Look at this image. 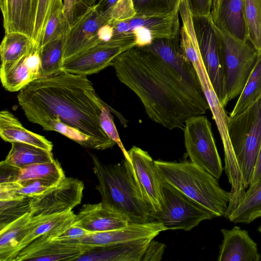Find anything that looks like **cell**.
Here are the masks:
<instances>
[{
  "instance_id": "1",
  "label": "cell",
  "mask_w": 261,
  "mask_h": 261,
  "mask_svg": "<svg viewBox=\"0 0 261 261\" xmlns=\"http://www.w3.org/2000/svg\"><path fill=\"white\" fill-rule=\"evenodd\" d=\"M111 66L139 98L148 117L169 129L184 130L188 119L210 109L196 70L180 46L179 35L129 48Z\"/></svg>"
},
{
  "instance_id": "2",
  "label": "cell",
  "mask_w": 261,
  "mask_h": 261,
  "mask_svg": "<svg viewBox=\"0 0 261 261\" xmlns=\"http://www.w3.org/2000/svg\"><path fill=\"white\" fill-rule=\"evenodd\" d=\"M17 98L25 116L32 123L58 117L96 140L104 150L116 144L100 125L99 117L105 102L87 75L62 69L33 81L19 91Z\"/></svg>"
},
{
  "instance_id": "3",
  "label": "cell",
  "mask_w": 261,
  "mask_h": 261,
  "mask_svg": "<svg viewBox=\"0 0 261 261\" xmlns=\"http://www.w3.org/2000/svg\"><path fill=\"white\" fill-rule=\"evenodd\" d=\"M90 155L102 205L125 217L129 223L152 221V209L141 196L130 163L125 159L121 163L105 165Z\"/></svg>"
},
{
  "instance_id": "4",
  "label": "cell",
  "mask_w": 261,
  "mask_h": 261,
  "mask_svg": "<svg viewBox=\"0 0 261 261\" xmlns=\"http://www.w3.org/2000/svg\"><path fill=\"white\" fill-rule=\"evenodd\" d=\"M164 181L174 186L212 213L225 216L230 192L220 186L218 179L191 161H155Z\"/></svg>"
},
{
  "instance_id": "5",
  "label": "cell",
  "mask_w": 261,
  "mask_h": 261,
  "mask_svg": "<svg viewBox=\"0 0 261 261\" xmlns=\"http://www.w3.org/2000/svg\"><path fill=\"white\" fill-rule=\"evenodd\" d=\"M227 128L236 163L247 189L261 143V96L242 113L229 116Z\"/></svg>"
},
{
  "instance_id": "6",
  "label": "cell",
  "mask_w": 261,
  "mask_h": 261,
  "mask_svg": "<svg viewBox=\"0 0 261 261\" xmlns=\"http://www.w3.org/2000/svg\"><path fill=\"white\" fill-rule=\"evenodd\" d=\"M215 29L227 98L230 101L241 93L256 64L259 53L248 41H240L216 27Z\"/></svg>"
},
{
  "instance_id": "7",
  "label": "cell",
  "mask_w": 261,
  "mask_h": 261,
  "mask_svg": "<svg viewBox=\"0 0 261 261\" xmlns=\"http://www.w3.org/2000/svg\"><path fill=\"white\" fill-rule=\"evenodd\" d=\"M179 10L163 16L137 15L123 20L109 23L112 39L126 40L136 46L143 47L163 38H175L179 35Z\"/></svg>"
},
{
  "instance_id": "8",
  "label": "cell",
  "mask_w": 261,
  "mask_h": 261,
  "mask_svg": "<svg viewBox=\"0 0 261 261\" xmlns=\"http://www.w3.org/2000/svg\"><path fill=\"white\" fill-rule=\"evenodd\" d=\"M163 202L161 210L152 212V221L162 223L166 229L191 230L202 221L215 217L195 200L169 183L163 187Z\"/></svg>"
},
{
  "instance_id": "9",
  "label": "cell",
  "mask_w": 261,
  "mask_h": 261,
  "mask_svg": "<svg viewBox=\"0 0 261 261\" xmlns=\"http://www.w3.org/2000/svg\"><path fill=\"white\" fill-rule=\"evenodd\" d=\"M184 131L185 146L190 161L219 179L223 166L211 122L203 115L192 117L186 121Z\"/></svg>"
},
{
  "instance_id": "10",
  "label": "cell",
  "mask_w": 261,
  "mask_h": 261,
  "mask_svg": "<svg viewBox=\"0 0 261 261\" xmlns=\"http://www.w3.org/2000/svg\"><path fill=\"white\" fill-rule=\"evenodd\" d=\"M199 53L213 89L223 107L228 101L218 36L210 16L193 15Z\"/></svg>"
},
{
  "instance_id": "11",
  "label": "cell",
  "mask_w": 261,
  "mask_h": 261,
  "mask_svg": "<svg viewBox=\"0 0 261 261\" xmlns=\"http://www.w3.org/2000/svg\"><path fill=\"white\" fill-rule=\"evenodd\" d=\"M107 23L108 19L95 5L89 6L75 0L72 23L65 39L63 63L101 42L98 32Z\"/></svg>"
},
{
  "instance_id": "12",
  "label": "cell",
  "mask_w": 261,
  "mask_h": 261,
  "mask_svg": "<svg viewBox=\"0 0 261 261\" xmlns=\"http://www.w3.org/2000/svg\"><path fill=\"white\" fill-rule=\"evenodd\" d=\"M84 185L82 181L65 176L57 184L39 196L30 198L32 217L68 213L82 202Z\"/></svg>"
},
{
  "instance_id": "13",
  "label": "cell",
  "mask_w": 261,
  "mask_h": 261,
  "mask_svg": "<svg viewBox=\"0 0 261 261\" xmlns=\"http://www.w3.org/2000/svg\"><path fill=\"white\" fill-rule=\"evenodd\" d=\"M180 47L193 65L220 135L223 145L224 154L230 155L232 149L228 133L229 116L220 103L210 82L203 64L198 43L194 36H187L184 37L180 42Z\"/></svg>"
},
{
  "instance_id": "14",
  "label": "cell",
  "mask_w": 261,
  "mask_h": 261,
  "mask_svg": "<svg viewBox=\"0 0 261 261\" xmlns=\"http://www.w3.org/2000/svg\"><path fill=\"white\" fill-rule=\"evenodd\" d=\"M136 46L126 40L112 39L96 45L65 61L63 70L79 75H88L111 66L112 62L125 50Z\"/></svg>"
},
{
  "instance_id": "15",
  "label": "cell",
  "mask_w": 261,
  "mask_h": 261,
  "mask_svg": "<svg viewBox=\"0 0 261 261\" xmlns=\"http://www.w3.org/2000/svg\"><path fill=\"white\" fill-rule=\"evenodd\" d=\"M128 153L135 179L143 199L152 212L159 211L163 202V180L155 161L141 148L133 146Z\"/></svg>"
},
{
  "instance_id": "16",
  "label": "cell",
  "mask_w": 261,
  "mask_h": 261,
  "mask_svg": "<svg viewBox=\"0 0 261 261\" xmlns=\"http://www.w3.org/2000/svg\"><path fill=\"white\" fill-rule=\"evenodd\" d=\"M166 230L164 225L156 221L142 224L129 223L117 229L89 232L79 242L80 244L89 246H106L147 237L155 238Z\"/></svg>"
},
{
  "instance_id": "17",
  "label": "cell",
  "mask_w": 261,
  "mask_h": 261,
  "mask_svg": "<svg viewBox=\"0 0 261 261\" xmlns=\"http://www.w3.org/2000/svg\"><path fill=\"white\" fill-rule=\"evenodd\" d=\"M87 249V246L57 240L32 242L21 249L12 261L74 260Z\"/></svg>"
},
{
  "instance_id": "18",
  "label": "cell",
  "mask_w": 261,
  "mask_h": 261,
  "mask_svg": "<svg viewBox=\"0 0 261 261\" xmlns=\"http://www.w3.org/2000/svg\"><path fill=\"white\" fill-rule=\"evenodd\" d=\"M210 16L220 30L240 41H248L243 15V0H212Z\"/></svg>"
},
{
  "instance_id": "19",
  "label": "cell",
  "mask_w": 261,
  "mask_h": 261,
  "mask_svg": "<svg viewBox=\"0 0 261 261\" xmlns=\"http://www.w3.org/2000/svg\"><path fill=\"white\" fill-rule=\"evenodd\" d=\"M39 50L34 47L20 60L1 65L0 78L4 88L10 92L19 91L40 77Z\"/></svg>"
},
{
  "instance_id": "20",
  "label": "cell",
  "mask_w": 261,
  "mask_h": 261,
  "mask_svg": "<svg viewBox=\"0 0 261 261\" xmlns=\"http://www.w3.org/2000/svg\"><path fill=\"white\" fill-rule=\"evenodd\" d=\"M153 237H147L122 243L98 246H87L85 252L76 261H141Z\"/></svg>"
},
{
  "instance_id": "21",
  "label": "cell",
  "mask_w": 261,
  "mask_h": 261,
  "mask_svg": "<svg viewBox=\"0 0 261 261\" xmlns=\"http://www.w3.org/2000/svg\"><path fill=\"white\" fill-rule=\"evenodd\" d=\"M38 0H0L5 33L18 32L33 38Z\"/></svg>"
},
{
  "instance_id": "22",
  "label": "cell",
  "mask_w": 261,
  "mask_h": 261,
  "mask_svg": "<svg viewBox=\"0 0 261 261\" xmlns=\"http://www.w3.org/2000/svg\"><path fill=\"white\" fill-rule=\"evenodd\" d=\"M223 240L219 247L218 261H259L257 245L248 232L235 226L222 228Z\"/></svg>"
},
{
  "instance_id": "23",
  "label": "cell",
  "mask_w": 261,
  "mask_h": 261,
  "mask_svg": "<svg viewBox=\"0 0 261 261\" xmlns=\"http://www.w3.org/2000/svg\"><path fill=\"white\" fill-rule=\"evenodd\" d=\"M129 223L127 218L105 207L99 202L84 204L75 215L73 224L89 232H97L117 229Z\"/></svg>"
},
{
  "instance_id": "24",
  "label": "cell",
  "mask_w": 261,
  "mask_h": 261,
  "mask_svg": "<svg viewBox=\"0 0 261 261\" xmlns=\"http://www.w3.org/2000/svg\"><path fill=\"white\" fill-rule=\"evenodd\" d=\"M0 136L3 140L11 143H27L49 151L53 148L51 142L42 136L27 129L17 118L7 110L0 112Z\"/></svg>"
},
{
  "instance_id": "25",
  "label": "cell",
  "mask_w": 261,
  "mask_h": 261,
  "mask_svg": "<svg viewBox=\"0 0 261 261\" xmlns=\"http://www.w3.org/2000/svg\"><path fill=\"white\" fill-rule=\"evenodd\" d=\"M38 218L29 213L0 230V261H7L20 242L35 226Z\"/></svg>"
},
{
  "instance_id": "26",
  "label": "cell",
  "mask_w": 261,
  "mask_h": 261,
  "mask_svg": "<svg viewBox=\"0 0 261 261\" xmlns=\"http://www.w3.org/2000/svg\"><path fill=\"white\" fill-rule=\"evenodd\" d=\"M261 214V178L250 185L239 204L226 218L233 223L248 224Z\"/></svg>"
},
{
  "instance_id": "27",
  "label": "cell",
  "mask_w": 261,
  "mask_h": 261,
  "mask_svg": "<svg viewBox=\"0 0 261 261\" xmlns=\"http://www.w3.org/2000/svg\"><path fill=\"white\" fill-rule=\"evenodd\" d=\"M54 160L51 151L27 143L12 142L11 149L4 161L20 168Z\"/></svg>"
},
{
  "instance_id": "28",
  "label": "cell",
  "mask_w": 261,
  "mask_h": 261,
  "mask_svg": "<svg viewBox=\"0 0 261 261\" xmlns=\"http://www.w3.org/2000/svg\"><path fill=\"white\" fill-rule=\"evenodd\" d=\"M34 47L33 40L26 34L18 32L5 33L0 45L1 65L20 60Z\"/></svg>"
},
{
  "instance_id": "29",
  "label": "cell",
  "mask_w": 261,
  "mask_h": 261,
  "mask_svg": "<svg viewBox=\"0 0 261 261\" xmlns=\"http://www.w3.org/2000/svg\"><path fill=\"white\" fill-rule=\"evenodd\" d=\"M65 176L58 161L38 163L15 168L13 182L31 179H42L58 184Z\"/></svg>"
},
{
  "instance_id": "30",
  "label": "cell",
  "mask_w": 261,
  "mask_h": 261,
  "mask_svg": "<svg viewBox=\"0 0 261 261\" xmlns=\"http://www.w3.org/2000/svg\"><path fill=\"white\" fill-rule=\"evenodd\" d=\"M261 96V53L236 105L230 113L232 117L244 112Z\"/></svg>"
},
{
  "instance_id": "31",
  "label": "cell",
  "mask_w": 261,
  "mask_h": 261,
  "mask_svg": "<svg viewBox=\"0 0 261 261\" xmlns=\"http://www.w3.org/2000/svg\"><path fill=\"white\" fill-rule=\"evenodd\" d=\"M66 37L50 42L39 50L40 77L55 74L63 69Z\"/></svg>"
},
{
  "instance_id": "32",
  "label": "cell",
  "mask_w": 261,
  "mask_h": 261,
  "mask_svg": "<svg viewBox=\"0 0 261 261\" xmlns=\"http://www.w3.org/2000/svg\"><path fill=\"white\" fill-rule=\"evenodd\" d=\"M75 216L72 211L49 216H38L35 226L20 242L11 254L7 261H12L13 258L23 248L28 246L38 237L48 232L55 226L64 222Z\"/></svg>"
},
{
  "instance_id": "33",
  "label": "cell",
  "mask_w": 261,
  "mask_h": 261,
  "mask_svg": "<svg viewBox=\"0 0 261 261\" xmlns=\"http://www.w3.org/2000/svg\"><path fill=\"white\" fill-rule=\"evenodd\" d=\"M248 41L261 53V0H243Z\"/></svg>"
},
{
  "instance_id": "34",
  "label": "cell",
  "mask_w": 261,
  "mask_h": 261,
  "mask_svg": "<svg viewBox=\"0 0 261 261\" xmlns=\"http://www.w3.org/2000/svg\"><path fill=\"white\" fill-rule=\"evenodd\" d=\"M181 0H133L137 15L163 16L179 10Z\"/></svg>"
},
{
  "instance_id": "35",
  "label": "cell",
  "mask_w": 261,
  "mask_h": 261,
  "mask_svg": "<svg viewBox=\"0 0 261 261\" xmlns=\"http://www.w3.org/2000/svg\"><path fill=\"white\" fill-rule=\"evenodd\" d=\"M70 27L63 8L56 10L49 19L36 48L39 50L48 43L66 36Z\"/></svg>"
},
{
  "instance_id": "36",
  "label": "cell",
  "mask_w": 261,
  "mask_h": 261,
  "mask_svg": "<svg viewBox=\"0 0 261 261\" xmlns=\"http://www.w3.org/2000/svg\"><path fill=\"white\" fill-rule=\"evenodd\" d=\"M29 213H31L29 198L0 200V230Z\"/></svg>"
},
{
  "instance_id": "37",
  "label": "cell",
  "mask_w": 261,
  "mask_h": 261,
  "mask_svg": "<svg viewBox=\"0 0 261 261\" xmlns=\"http://www.w3.org/2000/svg\"><path fill=\"white\" fill-rule=\"evenodd\" d=\"M63 8L62 0H38L36 22L32 40L37 47L46 26L54 12Z\"/></svg>"
},
{
  "instance_id": "38",
  "label": "cell",
  "mask_w": 261,
  "mask_h": 261,
  "mask_svg": "<svg viewBox=\"0 0 261 261\" xmlns=\"http://www.w3.org/2000/svg\"><path fill=\"white\" fill-rule=\"evenodd\" d=\"M100 125L110 139L115 141L121 150L125 159L131 163L128 151L124 147L113 120L110 108L105 103L104 107L99 117Z\"/></svg>"
},
{
  "instance_id": "39",
  "label": "cell",
  "mask_w": 261,
  "mask_h": 261,
  "mask_svg": "<svg viewBox=\"0 0 261 261\" xmlns=\"http://www.w3.org/2000/svg\"><path fill=\"white\" fill-rule=\"evenodd\" d=\"M166 246L164 243L151 240L147 246L141 261H159L162 259Z\"/></svg>"
},
{
  "instance_id": "40",
  "label": "cell",
  "mask_w": 261,
  "mask_h": 261,
  "mask_svg": "<svg viewBox=\"0 0 261 261\" xmlns=\"http://www.w3.org/2000/svg\"><path fill=\"white\" fill-rule=\"evenodd\" d=\"M88 233L89 232L87 230L74 225L73 223L54 240L73 244H80V240Z\"/></svg>"
},
{
  "instance_id": "41",
  "label": "cell",
  "mask_w": 261,
  "mask_h": 261,
  "mask_svg": "<svg viewBox=\"0 0 261 261\" xmlns=\"http://www.w3.org/2000/svg\"><path fill=\"white\" fill-rule=\"evenodd\" d=\"M194 15L210 16L212 0H187Z\"/></svg>"
},
{
  "instance_id": "42",
  "label": "cell",
  "mask_w": 261,
  "mask_h": 261,
  "mask_svg": "<svg viewBox=\"0 0 261 261\" xmlns=\"http://www.w3.org/2000/svg\"><path fill=\"white\" fill-rule=\"evenodd\" d=\"M75 3V0H64L63 2V12L70 26L73 19Z\"/></svg>"
},
{
  "instance_id": "43",
  "label": "cell",
  "mask_w": 261,
  "mask_h": 261,
  "mask_svg": "<svg viewBox=\"0 0 261 261\" xmlns=\"http://www.w3.org/2000/svg\"><path fill=\"white\" fill-rule=\"evenodd\" d=\"M120 0H99L94 5L96 6L99 11L107 18V16L111 9Z\"/></svg>"
},
{
  "instance_id": "44",
  "label": "cell",
  "mask_w": 261,
  "mask_h": 261,
  "mask_svg": "<svg viewBox=\"0 0 261 261\" xmlns=\"http://www.w3.org/2000/svg\"><path fill=\"white\" fill-rule=\"evenodd\" d=\"M113 35L112 27L109 23L102 26L99 30L98 36L100 42H108L111 40Z\"/></svg>"
},
{
  "instance_id": "45",
  "label": "cell",
  "mask_w": 261,
  "mask_h": 261,
  "mask_svg": "<svg viewBox=\"0 0 261 261\" xmlns=\"http://www.w3.org/2000/svg\"><path fill=\"white\" fill-rule=\"evenodd\" d=\"M261 178V143L251 184ZM250 184V185H251Z\"/></svg>"
},
{
  "instance_id": "46",
  "label": "cell",
  "mask_w": 261,
  "mask_h": 261,
  "mask_svg": "<svg viewBox=\"0 0 261 261\" xmlns=\"http://www.w3.org/2000/svg\"><path fill=\"white\" fill-rule=\"evenodd\" d=\"M85 5L92 6L95 5L99 0H80Z\"/></svg>"
},
{
  "instance_id": "47",
  "label": "cell",
  "mask_w": 261,
  "mask_h": 261,
  "mask_svg": "<svg viewBox=\"0 0 261 261\" xmlns=\"http://www.w3.org/2000/svg\"><path fill=\"white\" fill-rule=\"evenodd\" d=\"M257 230L261 234V225L257 227Z\"/></svg>"
},
{
  "instance_id": "48",
  "label": "cell",
  "mask_w": 261,
  "mask_h": 261,
  "mask_svg": "<svg viewBox=\"0 0 261 261\" xmlns=\"http://www.w3.org/2000/svg\"><path fill=\"white\" fill-rule=\"evenodd\" d=\"M258 218H261V214L258 216Z\"/></svg>"
}]
</instances>
